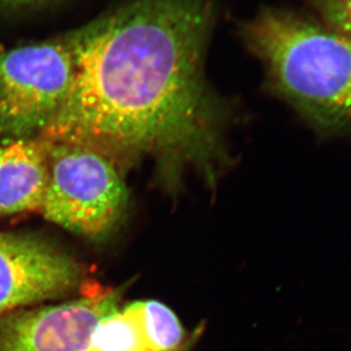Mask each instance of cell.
I'll use <instances>...</instances> for the list:
<instances>
[{
  "mask_svg": "<svg viewBox=\"0 0 351 351\" xmlns=\"http://www.w3.org/2000/svg\"><path fill=\"white\" fill-rule=\"evenodd\" d=\"M43 1H46V0H0V3H7L10 6H27V5L43 3Z\"/></svg>",
  "mask_w": 351,
  "mask_h": 351,
  "instance_id": "cell-10",
  "label": "cell"
},
{
  "mask_svg": "<svg viewBox=\"0 0 351 351\" xmlns=\"http://www.w3.org/2000/svg\"><path fill=\"white\" fill-rule=\"evenodd\" d=\"M143 335L151 351H182L184 330L178 317L159 301L136 302Z\"/></svg>",
  "mask_w": 351,
  "mask_h": 351,
  "instance_id": "cell-8",
  "label": "cell"
},
{
  "mask_svg": "<svg viewBox=\"0 0 351 351\" xmlns=\"http://www.w3.org/2000/svg\"><path fill=\"white\" fill-rule=\"evenodd\" d=\"M182 351H185V349H182Z\"/></svg>",
  "mask_w": 351,
  "mask_h": 351,
  "instance_id": "cell-11",
  "label": "cell"
},
{
  "mask_svg": "<svg viewBox=\"0 0 351 351\" xmlns=\"http://www.w3.org/2000/svg\"><path fill=\"white\" fill-rule=\"evenodd\" d=\"M322 23L351 38V0H304Z\"/></svg>",
  "mask_w": 351,
  "mask_h": 351,
  "instance_id": "cell-9",
  "label": "cell"
},
{
  "mask_svg": "<svg viewBox=\"0 0 351 351\" xmlns=\"http://www.w3.org/2000/svg\"><path fill=\"white\" fill-rule=\"evenodd\" d=\"M210 0H130L73 31L71 90L39 138L193 163L215 178L225 106L204 75Z\"/></svg>",
  "mask_w": 351,
  "mask_h": 351,
  "instance_id": "cell-1",
  "label": "cell"
},
{
  "mask_svg": "<svg viewBox=\"0 0 351 351\" xmlns=\"http://www.w3.org/2000/svg\"><path fill=\"white\" fill-rule=\"evenodd\" d=\"M47 171L44 139L0 145V217L40 211Z\"/></svg>",
  "mask_w": 351,
  "mask_h": 351,
  "instance_id": "cell-7",
  "label": "cell"
},
{
  "mask_svg": "<svg viewBox=\"0 0 351 351\" xmlns=\"http://www.w3.org/2000/svg\"><path fill=\"white\" fill-rule=\"evenodd\" d=\"M263 89L321 137L351 132V38L309 14L265 6L241 24Z\"/></svg>",
  "mask_w": 351,
  "mask_h": 351,
  "instance_id": "cell-2",
  "label": "cell"
},
{
  "mask_svg": "<svg viewBox=\"0 0 351 351\" xmlns=\"http://www.w3.org/2000/svg\"><path fill=\"white\" fill-rule=\"evenodd\" d=\"M75 71L73 31L0 53V138H39L64 104Z\"/></svg>",
  "mask_w": 351,
  "mask_h": 351,
  "instance_id": "cell-3",
  "label": "cell"
},
{
  "mask_svg": "<svg viewBox=\"0 0 351 351\" xmlns=\"http://www.w3.org/2000/svg\"><path fill=\"white\" fill-rule=\"evenodd\" d=\"M119 302L114 291L99 290L58 306L10 311L0 316V351H86Z\"/></svg>",
  "mask_w": 351,
  "mask_h": 351,
  "instance_id": "cell-5",
  "label": "cell"
},
{
  "mask_svg": "<svg viewBox=\"0 0 351 351\" xmlns=\"http://www.w3.org/2000/svg\"><path fill=\"white\" fill-rule=\"evenodd\" d=\"M45 142L47 184L39 213L82 237H104L118 223L128 199L118 169L89 146Z\"/></svg>",
  "mask_w": 351,
  "mask_h": 351,
  "instance_id": "cell-4",
  "label": "cell"
},
{
  "mask_svg": "<svg viewBox=\"0 0 351 351\" xmlns=\"http://www.w3.org/2000/svg\"><path fill=\"white\" fill-rule=\"evenodd\" d=\"M82 278L79 263L46 241L0 233V316L68 293Z\"/></svg>",
  "mask_w": 351,
  "mask_h": 351,
  "instance_id": "cell-6",
  "label": "cell"
}]
</instances>
